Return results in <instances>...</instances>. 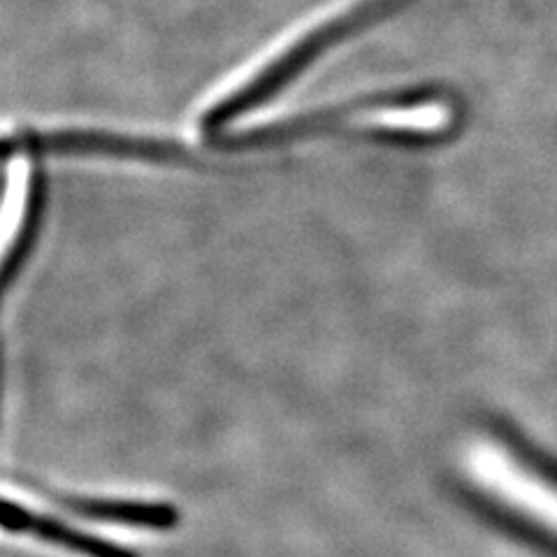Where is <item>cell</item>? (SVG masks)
<instances>
[{
  "instance_id": "6da1fadb",
  "label": "cell",
  "mask_w": 557,
  "mask_h": 557,
  "mask_svg": "<svg viewBox=\"0 0 557 557\" xmlns=\"http://www.w3.org/2000/svg\"><path fill=\"white\" fill-rule=\"evenodd\" d=\"M413 3L416 0H358L356 5H348L335 16H330L327 22L313 26L300 35V40L290 42L265 65H260L247 82H242L233 91H228V96L209 104L198 121L202 139L221 135L235 119L270 102L288 84L298 79L309 65L317 63L325 51L386 22L388 16L399 14Z\"/></svg>"
},
{
  "instance_id": "7a4b0ae2",
  "label": "cell",
  "mask_w": 557,
  "mask_h": 557,
  "mask_svg": "<svg viewBox=\"0 0 557 557\" xmlns=\"http://www.w3.org/2000/svg\"><path fill=\"white\" fill-rule=\"evenodd\" d=\"M472 474L504 507L557 536V485L534 472L525 460L493 444L476 450Z\"/></svg>"
},
{
  "instance_id": "3957f363",
  "label": "cell",
  "mask_w": 557,
  "mask_h": 557,
  "mask_svg": "<svg viewBox=\"0 0 557 557\" xmlns=\"http://www.w3.org/2000/svg\"><path fill=\"white\" fill-rule=\"evenodd\" d=\"M16 481H22L24 487H28V491H33L35 495H40L49 504H54V507H59L63 513L79 520L104 522V525L133 528V530H145V532H172L182 520L177 507H172L170 502L63 493L24 472L22 474L16 472Z\"/></svg>"
},
{
  "instance_id": "277c9868",
  "label": "cell",
  "mask_w": 557,
  "mask_h": 557,
  "mask_svg": "<svg viewBox=\"0 0 557 557\" xmlns=\"http://www.w3.org/2000/svg\"><path fill=\"white\" fill-rule=\"evenodd\" d=\"M3 532L14 536H33L35 542L61 548L75 557H139L133 548L104 542L102 536L67 525L59 518L35 513L10 497L3 499Z\"/></svg>"
},
{
  "instance_id": "5b68a950",
  "label": "cell",
  "mask_w": 557,
  "mask_h": 557,
  "mask_svg": "<svg viewBox=\"0 0 557 557\" xmlns=\"http://www.w3.org/2000/svg\"><path fill=\"white\" fill-rule=\"evenodd\" d=\"M30 159V172L26 182V194L24 205L20 212V225H16V233L10 239V247L5 249L3 260V284L5 290H10L26 268V263L33 256L35 242L40 237L45 214H47V202H49V180L42 168V156H28Z\"/></svg>"
}]
</instances>
